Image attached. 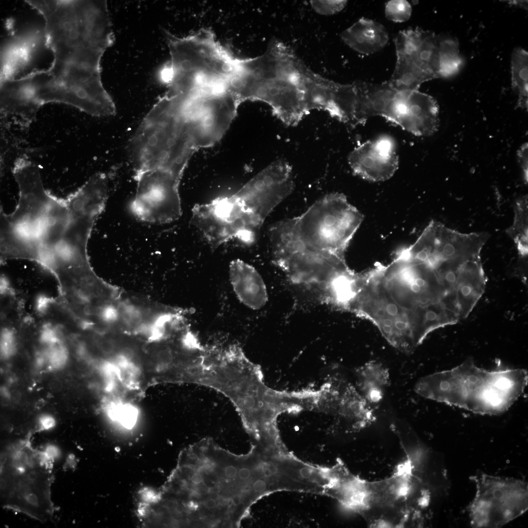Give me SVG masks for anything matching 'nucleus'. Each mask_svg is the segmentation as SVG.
<instances>
[{"label": "nucleus", "instance_id": "393cba45", "mask_svg": "<svg viewBox=\"0 0 528 528\" xmlns=\"http://www.w3.org/2000/svg\"><path fill=\"white\" fill-rule=\"evenodd\" d=\"M105 409L111 419L128 429L134 427L139 413V408L136 405L119 398H113L108 401Z\"/></svg>", "mask_w": 528, "mask_h": 528}, {"label": "nucleus", "instance_id": "0eeeda50", "mask_svg": "<svg viewBox=\"0 0 528 528\" xmlns=\"http://www.w3.org/2000/svg\"><path fill=\"white\" fill-rule=\"evenodd\" d=\"M363 219L345 195L335 192L317 200L301 215L284 221L307 249L345 258L349 243Z\"/></svg>", "mask_w": 528, "mask_h": 528}, {"label": "nucleus", "instance_id": "412c9836", "mask_svg": "<svg viewBox=\"0 0 528 528\" xmlns=\"http://www.w3.org/2000/svg\"><path fill=\"white\" fill-rule=\"evenodd\" d=\"M396 55L395 68L388 81L394 88L398 90H417L423 83L434 79L417 65L410 56Z\"/></svg>", "mask_w": 528, "mask_h": 528}, {"label": "nucleus", "instance_id": "cd10ccee", "mask_svg": "<svg viewBox=\"0 0 528 528\" xmlns=\"http://www.w3.org/2000/svg\"><path fill=\"white\" fill-rule=\"evenodd\" d=\"M517 157L519 164L522 168L524 178L526 183L528 179V144L524 143L517 151Z\"/></svg>", "mask_w": 528, "mask_h": 528}, {"label": "nucleus", "instance_id": "5701e85b", "mask_svg": "<svg viewBox=\"0 0 528 528\" xmlns=\"http://www.w3.org/2000/svg\"><path fill=\"white\" fill-rule=\"evenodd\" d=\"M528 204L526 195L516 200L514 206L513 223L506 230L507 234L515 243L518 253L522 257L527 256L528 253Z\"/></svg>", "mask_w": 528, "mask_h": 528}, {"label": "nucleus", "instance_id": "9b49d317", "mask_svg": "<svg viewBox=\"0 0 528 528\" xmlns=\"http://www.w3.org/2000/svg\"><path fill=\"white\" fill-rule=\"evenodd\" d=\"M476 493L467 508L472 528H500L528 509V485L525 481L484 473L471 476Z\"/></svg>", "mask_w": 528, "mask_h": 528}, {"label": "nucleus", "instance_id": "aec40b11", "mask_svg": "<svg viewBox=\"0 0 528 528\" xmlns=\"http://www.w3.org/2000/svg\"><path fill=\"white\" fill-rule=\"evenodd\" d=\"M362 427L375 419L372 406L357 389L349 384H343L335 412Z\"/></svg>", "mask_w": 528, "mask_h": 528}, {"label": "nucleus", "instance_id": "f257e3e1", "mask_svg": "<svg viewBox=\"0 0 528 528\" xmlns=\"http://www.w3.org/2000/svg\"><path fill=\"white\" fill-rule=\"evenodd\" d=\"M44 20L53 59L47 69L0 82V112L27 124L49 103L69 105L92 116L115 114L101 79V59L114 36L104 0H26Z\"/></svg>", "mask_w": 528, "mask_h": 528}, {"label": "nucleus", "instance_id": "f3484780", "mask_svg": "<svg viewBox=\"0 0 528 528\" xmlns=\"http://www.w3.org/2000/svg\"><path fill=\"white\" fill-rule=\"evenodd\" d=\"M341 37L350 48L365 55L380 51L389 40L388 33L382 24L364 17L345 30Z\"/></svg>", "mask_w": 528, "mask_h": 528}, {"label": "nucleus", "instance_id": "4be33fe9", "mask_svg": "<svg viewBox=\"0 0 528 528\" xmlns=\"http://www.w3.org/2000/svg\"><path fill=\"white\" fill-rule=\"evenodd\" d=\"M512 89L518 95L517 107L528 108V53L523 48H515L511 60Z\"/></svg>", "mask_w": 528, "mask_h": 528}, {"label": "nucleus", "instance_id": "423d86ee", "mask_svg": "<svg viewBox=\"0 0 528 528\" xmlns=\"http://www.w3.org/2000/svg\"><path fill=\"white\" fill-rule=\"evenodd\" d=\"M210 439L199 443L201 457L197 484L198 502L196 508L205 502L216 506L218 527L239 525L250 507L259 499L254 486L262 478L256 474L247 455L237 456L219 447Z\"/></svg>", "mask_w": 528, "mask_h": 528}, {"label": "nucleus", "instance_id": "a878e982", "mask_svg": "<svg viewBox=\"0 0 528 528\" xmlns=\"http://www.w3.org/2000/svg\"><path fill=\"white\" fill-rule=\"evenodd\" d=\"M385 13L386 18L396 22L408 21L412 14L410 3L405 0H391L385 5Z\"/></svg>", "mask_w": 528, "mask_h": 528}, {"label": "nucleus", "instance_id": "2eb2a0df", "mask_svg": "<svg viewBox=\"0 0 528 528\" xmlns=\"http://www.w3.org/2000/svg\"><path fill=\"white\" fill-rule=\"evenodd\" d=\"M229 275L233 290L243 305L257 310L266 305L268 299L266 285L254 267L242 260L235 259L230 263Z\"/></svg>", "mask_w": 528, "mask_h": 528}, {"label": "nucleus", "instance_id": "6e6552de", "mask_svg": "<svg viewBox=\"0 0 528 528\" xmlns=\"http://www.w3.org/2000/svg\"><path fill=\"white\" fill-rule=\"evenodd\" d=\"M1 462L3 506L41 521L53 514L51 472L44 458L29 446L5 451Z\"/></svg>", "mask_w": 528, "mask_h": 528}, {"label": "nucleus", "instance_id": "f8f14e48", "mask_svg": "<svg viewBox=\"0 0 528 528\" xmlns=\"http://www.w3.org/2000/svg\"><path fill=\"white\" fill-rule=\"evenodd\" d=\"M181 176L164 168L134 173L137 186L129 209L144 222L165 224L177 220L182 215L179 192Z\"/></svg>", "mask_w": 528, "mask_h": 528}, {"label": "nucleus", "instance_id": "1a4fd4ad", "mask_svg": "<svg viewBox=\"0 0 528 528\" xmlns=\"http://www.w3.org/2000/svg\"><path fill=\"white\" fill-rule=\"evenodd\" d=\"M268 235L273 263L292 284L317 292L319 300L351 269L344 258L307 249L279 223Z\"/></svg>", "mask_w": 528, "mask_h": 528}, {"label": "nucleus", "instance_id": "c85d7f7f", "mask_svg": "<svg viewBox=\"0 0 528 528\" xmlns=\"http://www.w3.org/2000/svg\"><path fill=\"white\" fill-rule=\"evenodd\" d=\"M63 387V384L60 379L58 378H53L49 383V388L53 392H58L61 390Z\"/></svg>", "mask_w": 528, "mask_h": 528}, {"label": "nucleus", "instance_id": "4468645a", "mask_svg": "<svg viewBox=\"0 0 528 528\" xmlns=\"http://www.w3.org/2000/svg\"><path fill=\"white\" fill-rule=\"evenodd\" d=\"M9 33L1 45L0 82L16 79L29 65L40 45L46 42L44 28L21 34L13 31Z\"/></svg>", "mask_w": 528, "mask_h": 528}, {"label": "nucleus", "instance_id": "bb28decb", "mask_svg": "<svg viewBox=\"0 0 528 528\" xmlns=\"http://www.w3.org/2000/svg\"><path fill=\"white\" fill-rule=\"evenodd\" d=\"M311 7L317 13L330 15L338 13L346 5L347 0H310Z\"/></svg>", "mask_w": 528, "mask_h": 528}, {"label": "nucleus", "instance_id": "b1692460", "mask_svg": "<svg viewBox=\"0 0 528 528\" xmlns=\"http://www.w3.org/2000/svg\"><path fill=\"white\" fill-rule=\"evenodd\" d=\"M462 64L458 41L451 37H440V77L448 78L456 74Z\"/></svg>", "mask_w": 528, "mask_h": 528}, {"label": "nucleus", "instance_id": "f03ea898", "mask_svg": "<svg viewBox=\"0 0 528 528\" xmlns=\"http://www.w3.org/2000/svg\"><path fill=\"white\" fill-rule=\"evenodd\" d=\"M15 180L17 206L10 214L0 211L2 260L35 261L64 279L88 273V241L108 198L106 175L92 176L65 201L46 191L37 169L20 172Z\"/></svg>", "mask_w": 528, "mask_h": 528}, {"label": "nucleus", "instance_id": "39448f33", "mask_svg": "<svg viewBox=\"0 0 528 528\" xmlns=\"http://www.w3.org/2000/svg\"><path fill=\"white\" fill-rule=\"evenodd\" d=\"M478 367L471 358L450 370L420 378L414 389L427 399L471 412L497 415L506 411L523 393L528 373L523 369Z\"/></svg>", "mask_w": 528, "mask_h": 528}, {"label": "nucleus", "instance_id": "a211bd4d", "mask_svg": "<svg viewBox=\"0 0 528 528\" xmlns=\"http://www.w3.org/2000/svg\"><path fill=\"white\" fill-rule=\"evenodd\" d=\"M356 388L372 405L380 403L384 398L390 382L389 370L376 361H370L356 370Z\"/></svg>", "mask_w": 528, "mask_h": 528}, {"label": "nucleus", "instance_id": "6ab92c4d", "mask_svg": "<svg viewBox=\"0 0 528 528\" xmlns=\"http://www.w3.org/2000/svg\"><path fill=\"white\" fill-rule=\"evenodd\" d=\"M440 37L434 33L415 28L412 49L408 55L423 71L433 77L439 75Z\"/></svg>", "mask_w": 528, "mask_h": 528}, {"label": "nucleus", "instance_id": "dca6fc26", "mask_svg": "<svg viewBox=\"0 0 528 528\" xmlns=\"http://www.w3.org/2000/svg\"><path fill=\"white\" fill-rule=\"evenodd\" d=\"M486 279L481 257L470 261L454 287L455 306L460 320L466 318L483 294Z\"/></svg>", "mask_w": 528, "mask_h": 528}, {"label": "nucleus", "instance_id": "9d476101", "mask_svg": "<svg viewBox=\"0 0 528 528\" xmlns=\"http://www.w3.org/2000/svg\"><path fill=\"white\" fill-rule=\"evenodd\" d=\"M312 70L293 49L277 41L274 69L264 87L262 101L287 126H297L310 110L309 87Z\"/></svg>", "mask_w": 528, "mask_h": 528}, {"label": "nucleus", "instance_id": "20e7f679", "mask_svg": "<svg viewBox=\"0 0 528 528\" xmlns=\"http://www.w3.org/2000/svg\"><path fill=\"white\" fill-rule=\"evenodd\" d=\"M294 188L289 170L273 162L234 194L195 205L192 222L213 249L233 240L251 245L268 216Z\"/></svg>", "mask_w": 528, "mask_h": 528}, {"label": "nucleus", "instance_id": "ddd939ff", "mask_svg": "<svg viewBox=\"0 0 528 528\" xmlns=\"http://www.w3.org/2000/svg\"><path fill=\"white\" fill-rule=\"evenodd\" d=\"M348 160L354 175L374 182L390 178L399 164L395 143L388 135L360 144L349 154Z\"/></svg>", "mask_w": 528, "mask_h": 528}, {"label": "nucleus", "instance_id": "7ed1b4c3", "mask_svg": "<svg viewBox=\"0 0 528 528\" xmlns=\"http://www.w3.org/2000/svg\"><path fill=\"white\" fill-rule=\"evenodd\" d=\"M442 302L444 292L435 279L395 256L387 265L379 264L368 271L359 296L358 313L393 347L410 354L421 344L426 316Z\"/></svg>", "mask_w": 528, "mask_h": 528}]
</instances>
